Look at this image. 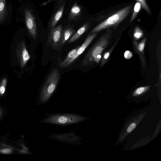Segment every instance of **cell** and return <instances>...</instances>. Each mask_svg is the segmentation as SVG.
Here are the masks:
<instances>
[{
    "mask_svg": "<svg viewBox=\"0 0 161 161\" xmlns=\"http://www.w3.org/2000/svg\"><path fill=\"white\" fill-rule=\"evenodd\" d=\"M112 32V30L109 29L101 36L85 55L81 63V66H90L99 62L103 52L110 42Z\"/></svg>",
    "mask_w": 161,
    "mask_h": 161,
    "instance_id": "1",
    "label": "cell"
},
{
    "mask_svg": "<svg viewBox=\"0 0 161 161\" xmlns=\"http://www.w3.org/2000/svg\"><path fill=\"white\" fill-rule=\"evenodd\" d=\"M60 78V73L57 68H53L48 76L41 92L40 104L45 103L49 99L55 90Z\"/></svg>",
    "mask_w": 161,
    "mask_h": 161,
    "instance_id": "2",
    "label": "cell"
},
{
    "mask_svg": "<svg viewBox=\"0 0 161 161\" xmlns=\"http://www.w3.org/2000/svg\"><path fill=\"white\" fill-rule=\"evenodd\" d=\"M132 8V6L130 5L118 11L93 28L90 34L111 27H115L129 14Z\"/></svg>",
    "mask_w": 161,
    "mask_h": 161,
    "instance_id": "3",
    "label": "cell"
},
{
    "mask_svg": "<svg viewBox=\"0 0 161 161\" xmlns=\"http://www.w3.org/2000/svg\"><path fill=\"white\" fill-rule=\"evenodd\" d=\"M47 116L46 118L40 120V122L66 125L77 123L86 119L85 117L82 116L70 114H49Z\"/></svg>",
    "mask_w": 161,
    "mask_h": 161,
    "instance_id": "4",
    "label": "cell"
},
{
    "mask_svg": "<svg viewBox=\"0 0 161 161\" xmlns=\"http://www.w3.org/2000/svg\"><path fill=\"white\" fill-rule=\"evenodd\" d=\"M62 28L61 25H59L50 30L48 36L46 46H49L54 50L60 52L59 47Z\"/></svg>",
    "mask_w": 161,
    "mask_h": 161,
    "instance_id": "5",
    "label": "cell"
},
{
    "mask_svg": "<svg viewBox=\"0 0 161 161\" xmlns=\"http://www.w3.org/2000/svg\"><path fill=\"white\" fill-rule=\"evenodd\" d=\"M16 53L18 60L19 63L21 68L23 69L31 58V56L24 40L20 42L17 45Z\"/></svg>",
    "mask_w": 161,
    "mask_h": 161,
    "instance_id": "6",
    "label": "cell"
},
{
    "mask_svg": "<svg viewBox=\"0 0 161 161\" xmlns=\"http://www.w3.org/2000/svg\"><path fill=\"white\" fill-rule=\"evenodd\" d=\"M97 34V33H95L88 35L83 43L80 46L75 56L67 62L63 67L62 68L69 67L71 65L87 47L91 43L96 36Z\"/></svg>",
    "mask_w": 161,
    "mask_h": 161,
    "instance_id": "7",
    "label": "cell"
},
{
    "mask_svg": "<svg viewBox=\"0 0 161 161\" xmlns=\"http://www.w3.org/2000/svg\"><path fill=\"white\" fill-rule=\"evenodd\" d=\"M25 19L26 26L31 36L36 39L37 35V26L35 18L28 9L25 11Z\"/></svg>",
    "mask_w": 161,
    "mask_h": 161,
    "instance_id": "8",
    "label": "cell"
},
{
    "mask_svg": "<svg viewBox=\"0 0 161 161\" xmlns=\"http://www.w3.org/2000/svg\"><path fill=\"white\" fill-rule=\"evenodd\" d=\"M48 137L62 142L71 144H77L80 143L81 138L74 133L54 134Z\"/></svg>",
    "mask_w": 161,
    "mask_h": 161,
    "instance_id": "9",
    "label": "cell"
},
{
    "mask_svg": "<svg viewBox=\"0 0 161 161\" xmlns=\"http://www.w3.org/2000/svg\"><path fill=\"white\" fill-rule=\"evenodd\" d=\"M146 40L147 38H145L138 43L135 40L133 41L134 49L136 52L139 54L142 64L144 67L146 66V64L144 56V49Z\"/></svg>",
    "mask_w": 161,
    "mask_h": 161,
    "instance_id": "10",
    "label": "cell"
},
{
    "mask_svg": "<svg viewBox=\"0 0 161 161\" xmlns=\"http://www.w3.org/2000/svg\"><path fill=\"white\" fill-rule=\"evenodd\" d=\"M75 31V30L72 28H68L62 31L59 44L60 50L65 43L74 33Z\"/></svg>",
    "mask_w": 161,
    "mask_h": 161,
    "instance_id": "11",
    "label": "cell"
},
{
    "mask_svg": "<svg viewBox=\"0 0 161 161\" xmlns=\"http://www.w3.org/2000/svg\"><path fill=\"white\" fill-rule=\"evenodd\" d=\"M89 28L87 23H86L81 27L71 37L67 42V44H69L75 42L79 39L82 35L86 32Z\"/></svg>",
    "mask_w": 161,
    "mask_h": 161,
    "instance_id": "12",
    "label": "cell"
},
{
    "mask_svg": "<svg viewBox=\"0 0 161 161\" xmlns=\"http://www.w3.org/2000/svg\"><path fill=\"white\" fill-rule=\"evenodd\" d=\"M64 9V5L62 6L56 11L53 15L50 24V30L55 27L62 16Z\"/></svg>",
    "mask_w": 161,
    "mask_h": 161,
    "instance_id": "13",
    "label": "cell"
},
{
    "mask_svg": "<svg viewBox=\"0 0 161 161\" xmlns=\"http://www.w3.org/2000/svg\"><path fill=\"white\" fill-rule=\"evenodd\" d=\"M80 46L76 47L75 48L71 50L67 54L65 58L62 61H59V66L61 68L63 67L69 60L72 58L76 54L77 51Z\"/></svg>",
    "mask_w": 161,
    "mask_h": 161,
    "instance_id": "14",
    "label": "cell"
},
{
    "mask_svg": "<svg viewBox=\"0 0 161 161\" xmlns=\"http://www.w3.org/2000/svg\"><path fill=\"white\" fill-rule=\"evenodd\" d=\"M119 38H117L116 40V42L112 46L111 48L107 52H105L103 55V57L102 58L101 62V67L103 66L106 63L107 60L108 59L110 53L114 49L115 47H116L117 44L119 42Z\"/></svg>",
    "mask_w": 161,
    "mask_h": 161,
    "instance_id": "15",
    "label": "cell"
},
{
    "mask_svg": "<svg viewBox=\"0 0 161 161\" xmlns=\"http://www.w3.org/2000/svg\"><path fill=\"white\" fill-rule=\"evenodd\" d=\"M81 11L80 7L75 3L71 9L69 15V19H74L75 17L79 14Z\"/></svg>",
    "mask_w": 161,
    "mask_h": 161,
    "instance_id": "16",
    "label": "cell"
},
{
    "mask_svg": "<svg viewBox=\"0 0 161 161\" xmlns=\"http://www.w3.org/2000/svg\"><path fill=\"white\" fill-rule=\"evenodd\" d=\"M6 10L5 0H0V23L6 16Z\"/></svg>",
    "mask_w": 161,
    "mask_h": 161,
    "instance_id": "17",
    "label": "cell"
},
{
    "mask_svg": "<svg viewBox=\"0 0 161 161\" xmlns=\"http://www.w3.org/2000/svg\"><path fill=\"white\" fill-rule=\"evenodd\" d=\"M141 7L140 3L139 2H136L134 6L133 12L129 22L130 23L133 21L136 18L140 10Z\"/></svg>",
    "mask_w": 161,
    "mask_h": 161,
    "instance_id": "18",
    "label": "cell"
},
{
    "mask_svg": "<svg viewBox=\"0 0 161 161\" xmlns=\"http://www.w3.org/2000/svg\"><path fill=\"white\" fill-rule=\"evenodd\" d=\"M143 32L138 26H136L134 29L133 33L134 38L135 40H137L143 36Z\"/></svg>",
    "mask_w": 161,
    "mask_h": 161,
    "instance_id": "19",
    "label": "cell"
},
{
    "mask_svg": "<svg viewBox=\"0 0 161 161\" xmlns=\"http://www.w3.org/2000/svg\"><path fill=\"white\" fill-rule=\"evenodd\" d=\"M150 87V86H148L138 87L134 92L132 95V96H136L141 95L148 90Z\"/></svg>",
    "mask_w": 161,
    "mask_h": 161,
    "instance_id": "20",
    "label": "cell"
},
{
    "mask_svg": "<svg viewBox=\"0 0 161 161\" xmlns=\"http://www.w3.org/2000/svg\"><path fill=\"white\" fill-rule=\"evenodd\" d=\"M7 82V80L6 78H4L2 79L0 82V95L1 96H2L5 93Z\"/></svg>",
    "mask_w": 161,
    "mask_h": 161,
    "instance_id": "21",
    "label": "cell"
},
{
    "mask_svg": "<svg viewBox=\"0 0 161 161\" xmlns=\"http://www.w3.org/2000/svg\"><path fill=\"white\" fill-rule=\"evenodd\" d=\"M136 2H139L141 4L142 7L143 8L148 14L151 13V11L147 5L145 0H136Z\"/></svg>",
    "mask_w": 161,
    "mask_h": 161,
    "instance_id": "22",
    "label": "cell"
},
{
    "mask_svg": "<svg viewBox=\"0 0 161 161\" xmlns=\"http://www.w3.org/2000/svg\"><path fill=\"white\" fill-rule=\"evenodd\" d=\"M124 56L126 59H129L132 57L133 55L131 52L129 51H126L125 52Z\"/></svg>",
    "mask_w": 161,
    "mask_h": 161,
    "instance_id": "23",
    "label": "cell"
},
{
    "mask_svg": "<svg viewBox=\"0 0 161 161\" xmlns=\"http://www.w3.org/2000/svg\"><path fill=\"white\" fill-rule=\"evenodd\" d=\"M136 125V124L134 123H132L130 124L127 129V132L128 133L130 132L135 128Z\"/></svg>",
    "mask_w": 161,
    "mask_h": 161,
    "instance_id": "24",
    "label": "cell"
},
{
    "mask_svg": "<svg viewBox=\"0 0 161 161\" xmlns=\"http://www.w3.org/2000/svg\"><path fill=\"white\" fill-rule=\"evenodd\" d=\"M1 152L4 153H10L11 151L10 149H6L1 150Z\"/></svg>",
    "mask_w": 161,
    "mask_h": 161,
    "instance_id": "25",
    "label": "cell"
},
{
    "mask_svg": "<svg viewBox=\"0 0 161 161\" xmlns=\"http://www.w3.org/2000/svg\"><path fill=\"white\" fill-rule=\"evenodd\" d=\"M2 114V109H0V117L1 116Z\"/></svg>",
    "mask_w": 161,
    "mask_h": 161,
    "instance_id": "26",
    "label": "cell"
}]
</instances>
